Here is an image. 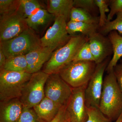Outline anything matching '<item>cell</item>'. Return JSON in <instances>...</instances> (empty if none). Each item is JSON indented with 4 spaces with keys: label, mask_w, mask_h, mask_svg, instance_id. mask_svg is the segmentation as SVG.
<instances>
[{
    "label": "cell",
    "mask_w": 122,
    "mask_h": 122,
    "mask_svg": "<svg viewBox=\"0 0 122 122\" xmlns=\"http://www.w3.org/2000/svg\"><path fill=\"white\" fill-rule=\"evenodd\" d=\"M109 61L107 58L96 65L93 74L85 89V100L87 107L99 108L103 87V75Z\"/></svg>",
    "instance_id": "cell-9"
},
{
    "label": "cell",
    "mask_w": 122,
    "mask_h": 122,
    "mask_svg": "<svg viewBox=\"0 0 122 122\" xmlns=\"http://www.w3.org/2000/svg\"><path fill=\"white\" fill-rule=\"evenodd\" d=\"M99 17L94 16L82 9L74 7L70 15V20L99 25Z\"/></svg>",
    "instance_id": "cell-21"
},
{
    "label": "cell",
    "mask_w": 122,
    "mask_h": 122,
    "mask_svg": "<svg viewBox=\"0 0 122 122\" xmlns=\"http://www.w3.org/2000/svg\"><path fill=\"white\" fill-rule=\"evenodd\" d=\"M18 122H42L33 108L23 107L22 113Z\"/></svg>",
    "instance_id": "cell-29"
},
{
    "label": "cell",
    "mask_w": 122,
    "mask_h": 122,
    "mask_svg": "<svg viewBox=\"0 0 122 122\" xmlns=\"http://www.w3.org/2000/svg\"><path fill=\"white\" fill-rule=\"evenodd\" d=\"M67 23L63 16L55 17L53 25L40 38L41 46L52 48L55 51L67 44L72 36L67 32Z\"/></svg>",
    "instance_id": "cell-7"
},
{
    "label": "cell",
    "mask_w": 122,
    "mask_h": 122,
    "mask_svg": "<svg viewBox=\"0 0 122 122\" xmlns=\"http://www.w3.org/2000/svg\"><path fill=\"white\" fill-rule=\"evenodd\" d=\"M99 109L111 121H116L122 114V92L113 70L104 78Z\"/></svg>",
    "instance_id": "cell-1"
},
{
    "label": "cell",
    "mask_w": 122,
    "mask_h": 122,
    "mask_svg": "<svg viewBox=\"0 0 122 122\" xmlns=\"http://www.w3.org/2000/svg\"><path fill=\"white\" fill-rule=\"evenodd\" d=\"M73 6L75 8L82 9L94 16L98 17L96 14L98 8L95 0H74Z\"/></svg>",
    "instance_id": "cell-26"
},
{
    "label": "cell",
    "mask_w": 122,
    "mask_h": 122,
    "mask_svg": "<svg viewBox=\"0 0 122 122\" xmlns=\"http://www.w3.org/2000/svg\"><path fill=\"white\" fill-rule=\"evenodd\" d=\"M99 25L70 20L66 24V30L69 35L73 36L76 33L80 32L88 38L98 32Z\"/></svg>",
    "instance_id": "cell-18"
},
{
    "label": "cell",
    "mask_w": 122,
    "mask_h": 122,
    "mask_svg": "<svg viewBox=\"0 0 122 122\" xmlns=\"http://www.w3.org/2000/svg\"><path fill=\"white\" fill-rule=\"evenodd\" d=\"M32 74L27 72L0 70V100L20 98Z\"/></svg>",
    "instance_id": "cell-4"
},
{
    "label": "cell",
    "mask_w": 122,
    "mask_h": 122,
    "mask_svg": "<svg viewBox=\"0 0 122 122\" xmlns=\"http://www.w3.org/2000/svg\"><path fill=\"white\" fill-rule=\"evenodd\" d=\"M27 67L28 64L25 55H20L7 58L2 70L14 72H26Z\"/></svg>",
    "instance_id": "cell-20"
},
{
    "label": "cell",
    "mask_w": 122,
    "mask_h": 122,
    "mask_svg": "<svg viewBox=\"0 0 122 122\" xmlns=\"http://www.w3.org/2000/svg\"><path fill=\"white\" fill-rule=\"evenodd\" d=\"M42 9L41 3L36 0H20L17 12L26 19Z\"/></svg>",
    "instance_id": "cell-22"
},
{
    "label": "cell",
    "mask_w": 122,
    "mask_h": 122,
    "mask_svg": "<svg viewBox=\"0 0 122 122\" xmlns=\"http://www.w3.org/2000/svg\"><path fill=\"white\" fill-rule=\"evenodd\" d=\"M89 43L96 64L102 62L113 54L112 45L109 38L98 32L89 38Z\"/></svg>",
    "instance_id": "cell-12"
},
{
    "label": "cell",
    "mask_w": 122,
    "mask_h": 122,
    "mask_svg": "<svg viewBox=\"0 0 122 122\" xmlns=\"http://www.w3.org/2000/svg\"><path fill=\"white\" fill-rule=\"evenodd\" d=\"M70 122V121H68V122Z\"/></svg>",
    "instance_id": "cell-35"
},
{
    "label": "cell",
    "mask_w": 122,
    "mask_h": 122,
    "mask_svg": "<svg viewBox=\"0 0 122 122\" xmlns=\"http://www.w3.org/2000/svg\"><path fill=\"white\" fill-rule=\"evenodd\" d=\"M73 61L95 62L94 58L90 49L89 41L86 42L81 47Z\"/></svg>",
    "instance_id": "cell-28"
},
{
    "label": "cell",
    "mask_w": 122,
    "mask_h": 122,
    "mask_svg": "<svg viewBox=\"0 0 122 122\" xmlns=\"http://www.w3.org/2000/svg\"><path fill=\"white\" fill-rule=\"evenodd\" d=\"M110 10L107 16V22L112 20L114 16L122 12V0H109Z\"/></svg>",
    "instance_id": "cell-30"
},
{
    "label": "cell",
    "mask_w": 122,
    "mask_h": 122,
    "mask_svg": "<svg viewBox=\"0 0 122 122\" xmlns=\"http://www.w3.org/2000/svg\"><path fill=\"white\" fill-rule=\"evenodd\" d=\"M49 75L42 71L32 74L20 98L23 107L33 108L45 97V86Z\"/></svg>",
    "instance_id": "cell-6"
},
{
    "label": "cell",
    "mask_w": 122,
    "mask_h": 122,
    "mask_svg": "<svg viewBox=\"0 0 122 122\" xmlns=\"http://www.w3.org/2000/svg\"><path fill=\"white\" fill-rule=\"evenodd\" d=\"M29 28L26 20L17 12L0 16V42L12 39Z\"/></svg>",
    "instance_id": "cell-11"
},
{
    "label": "cell",
    "mask_w": 122,
    "mask_h": 122,
    "mask_svg": "<svg viewBox=\"0 0 122 122\" xmlns=\"http://www.w3.org/2000/svg\"><path fill=\"white\" fill-rule=\"evenodd\" d=\"M72 90L73 88L62 78L59 73L49 75L45 86V97L61 107L66 106Z\"/></svg>",
    "instance_id": "cell-8"
},
{
    "label": "cell",
    "mask_w": 122,
    "mask_h": 122,
    "mask_svg": "<svg viewBox=\"0 0 122 122\" xmlns=\"http://www.w3.org/2000/svg\"><path fill=\"white\" fill-rule=\"evenodd\" d=\"M6 59L7 58L3 51L0 48V70H2L4 68L6 62Z\"/></svg>",
    "instance_id": "cell-33"
},
{
    "label": "cell",
    "mask_w": 122,
    "mask_h": 122,
    "mask_svg": "<svg viewBox=\"0 0 122 122\" xmlns=\"http://www.w3.org/2000/svg\"></svg>",
    "instance_id": "cell-36"
},
{
    "label": "cell",
    "mask_w": 122,
    "mask_h": 122,
    "mask_svg": "<svg viewBox=\"0 0 122 122\" xmlns=\"http://www.w3.org/2000/svg\"><path fill=\"white\" fill-rule=\"evenodd\" d=\"M62 107L45 97L33 109L42 122H50L57 114Z\"/></svg>",
    "instance_id": "cell-15"
},
{
    "label": "cell",
    "mask_w": 122,
    "mask_h": 122,
    "mask_svg": "<svg viewBox=\"0 0 122 122\" xmlns=\"http://www.w3.org/2000/svg\"><path fill=\"white\" fill-rule=\"evenodd\" d=\"M122 121V113L121 115L119 116V117L118 118L116 121L114 122H121Z\"/></svg>",
    "instance_id": "cell-34"
},
{
    "label": "cell",
    "mask_w": 122,
    "mask_h": 122,
    "mask_svg": "<svg viewBox=\"0 0 122 122\" xmlns=\"http://www.w3.org/2000/svg\"><path fill=\"white\" fill-rule=\"evenodd\" d=\"M54 51L52 48L41 46L27 54L25 55L28 64L26 72L33 74L40 71Z\"/></svg>",
    "instance_id": "cell-13"
},
{
    "label": "cell",
    "mask_w": 122,
    "mask_h": 122,
    "mask_svg": "<svg viewBox=\"0 0 122 122\" xmlns=\"http://www.w3.org/2000/svg\"><path fill=\"white\" fill-rule=\"evenodd\" d=\"M100 15L99 16V28L102 27L107 22L106 13L110 12L109 0H95Z\"/></svg>",
    "instance_id": "cell-27"
},
{
    "label": "cell",
    "mask_w": 122,
    "mask_h": 122,
    "mask_svg": "<svg viewBox=\"0 0 122 122\" xmlns=\"http://www.w3.org/2000/svg\"><path fill=\"white\" fill-rule=\"evenodd\" d=\"M54 17H55L47 10L42 8L25 20L29 28L34 31L37 30L40 26L47 24Z\"/></svg>",
    "instance_id": "cell-19"
},
{
    "label": "cell",
    "mask_w": 122,
    "mask_h": 122,
    "mask_svg": "<svg viewBox=\"0 0 122 122\" xmlns=\"http://www.w3.org/2000/svg\"><path fill=\"white\" fill-rule=\"evenodd\" d=\"M86 86L73 88L72 94L66 106V113L71 122H85L87 120L85 97Z\"/></svg>",
    "instance_id": "cell-10"
},
{
    "label": "cell",
    "mask_w": 122,
    "mask_h": 122,
    "mask_svg": "<svg viewBox=\"0 0 122 122\" xmlns=\"http://www.w3.org/2000/svg\"><path fill=\"white\" fill-rule=\"evenodd\" d=\"M114 20L107 22L105 25L99 28L98 32L103 35H108L113 30L117 31L120 35H122V12L117 14Z\"/></svg>",
    "instance_id": "cell-23"
},
{
    "label": "cell",
    "mask_w": 122,
    "mask_h": 122,
    "mask_svg": "<svg viewBox=\"0 0 122 122\" xmlns=\"http://www.w3.org/2000/svg\"><path fill=\"white\" fill-rule=\"evenodd\" d=\"M23 109L20 98L0 101V122H18Z\"/></svg>",
    "instance_id": "cell-14"
},
{
    "label": "cell",
    "mask_w": 122,
    "mask_h": 122,
    "mask_svg": "<svg viewBox=\"0 0 122 122\" xmlns=\"http://www.w3.org/2000/svg\"><path fill=\"white\" fill-rule=\"evenodd\" d=\"M74 7L73 0H49L47 1V11L55 17L63 16L67 22Z\"/></svg>",
    "instance_id": "cell-16"
},
{
    "label": "cell",
    "mask_w": 122,
    "mask_h": 122,
    "mask_svg": "<svg viewBox=\"0 0 122 122\" xmlns=\"http://www.w3.org/2000/svg\"><path fill=\"white\" fill-rule=\"evenodd\" d=\"M113 71L117 83L122 92V62L115 66Z\"/></svg>",
    "instance_id": "cell-31"
},
{
    "label": "cell",
    "mask_w": 122,
    "mask_h": 122,
    "mask_svg": "<svg viewBox=\"0 0 122 122\" xmlns=\"http://www.w3.org/2000/svg\"><path fill=\"white\" fill-rule=\"evenodd\" d=\"M41 46L40 38L29 28L12 39L0 42V48L7 58L26 55Z\"/></svg>",
    "instance_id": "cell-3"
},
{
    "label": "cell",
    "mask_w": 122,
    "mask_h": 122,
    "mask_svg": "<svg viewBox=\"0 0 122 122\" xmlns=\"http://www.w3.org/2000/svg\"><path fill=\"white\" fill-rule=\"evenodd\" d=\"M69 120L66 113V106L61 107L58 113L50 122H67Z\"/></svg>",
    "instance_id": "cell-32"
},
{
    "label": "cell",
    "mask_w": 122,
    "mask_h": 122,
    "mask_svg": "<svg viewBox=\"0 0 122 122\" xmlns=\"http://www.w3.org/2000/svg\"><path fill=\"white\" fill-rule=\"evenodd\" d=\"M20 0H0V16L10 15L17 12Z\"/></svg>",
    "instance_id": "cell-24"
},
{
    "label": "cell",
    "mask_w": 122,
    "mask_h": 122,
    "mask_svg": "<svg viewBox=\"0 0 122 122\" xmlns=\"http://www.w3.org/2000/svg\"><path fill=\"white\" fill-rule=\"evenodd\" d=\"M96 65L94 61H73L59 73L72 88L86 86L93 76Z\"/></svg>",
    "instance_id": "cell-5"
},
{
    "label": "cell",
    "mask_w": 122,
    "mask_h": 122,
    "mask_svg": "<svg viewBox=\"0 0 122 122\" xmlns=\"http://www.w3.org/2000/svg\"><path fill=\"white\" fill-rule=\"evenodd\" d=\"M88 41L89 38L82 34L72 36L67 44L54 51L42 71L49 75L59 73L73 61L81 47Z\"/></svg>",
    "instance_id": "cell-2"
},
{
    "label": "cell",
    "mask_w": 122,
    "mask_h": 122,
    "mask_svg": "<svg viewBox=\"0 0 122 122\" xmlns=\"http://www.w3.org/2000/svg\"><path fill=\"white\" fill-rule=\"evenodd\" d=\"M108 37L112 45L113 56L107 66V73L113 71L119 59L122 57V36L116 30L111 31Z\"/></svg>",
    "instance_id": "cell-17"
},
{
    "label": "cell",
    "mask_w": 122,
    "mask_h": 122,
    "mask_svg": "<svg viewBox=\"0 0 122 122\" xmlns=\"http://www.w3.org/2000/svg\"><path fill=\"white\" fill-rule=\"evenodd\" d=\"M87 118L85 122H111L99 108L87 107Z\"/></svg>",
    "instance_id": "cell-25"
}]
</instances>
